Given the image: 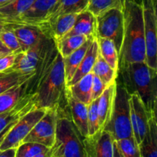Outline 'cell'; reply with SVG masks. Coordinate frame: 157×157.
<instances>
[{
	"mask_svg": "<svg viewBox=\"0 0 157 157\" xmlns=\"http://www.w3.org/2000/svg\"><path fill=\"white\" fill-rule=\"evenodd\" d=\"M66 87L63 58L58 52L35 93L36 108L48 110L65 103Z\"/></svg>",
	"mask_w": 157,
	"mask_h": 157,
	"instance_id": "4",
	"label": "cell"
},
{
	"mask_svg": "<svg viewBox=\"0 0 157 157\" xmlns=\"http://www.w3.org/2000/svg\"><path fill=\"white\" fill-rule=\"evenodd\" d=\"M157 71L145 61L133 62L118 67L116 81L122 84L130 95H138L150 115L157 107Z\"/></svg>",
	"mask_w": 157,
	"mask_h": 157,
	"instance_id": "1",
	"label": "cell"
},
{
	"mask_svg": "<svg viewBox=\"0 0 157 157\" xmlns=\"http://www.w3.org/2000/svg\"><path fill=\"white\" fill-rule=\"evenodd\" d=\"M59 0H35L30 9L12 24H31L40 25L47 21L51 12Z\"/></svg>",
	"mask_w": 157,
	"mask_h": 157,
	"instance_id": "14",
	"label": "cell"
},
{
	"mask_svg": "<svg viewBox=\"0 0 157 157\" xmlns=\"http://www.w3.org/2000/svg\"><path fill=\"white\" fill-rule=\"evenodd\" d=\"M51 148L33 142L21 143L15 149V157H34L41 153L48 151Z\"/></svg>",
	"mask_w": 157,
	"mask_h": 157,
	"instance_id": "32",
	"label": "cell"
},
{
	"mask_svg": "<svg viewBox=\"0 0 157 157\" xmlns=\"http://www.w3.org/2000/svg\"><path fill=\"white\" fill-rule=\"evenodd\" d=\"M15 149H9L6 150H0V157H15Z\"/></svg>",
	"mask_w": 157,
	"mask_h": 157,
	"instance_id": "38",
	"label": "cell"
},
{
	"mask_svg": "<svg viewBox=\"0 0 157 157\" xmlns=\"http://www.w3.org/2000/svg\"><path fill=\"white\" fill-rule=\"evenodd\" d=\"M91 72L93 75L98 76L107 86L115 82L117 76V71L112 68L106 62L100 52L98 53L96 62L92 68Z\"/></svg>",
	"mask_w": 157,
	"mask_h": 157,
	"instance_id": "29",
	"label": "cell"
},
{
	"mask_svg": "<svg viewBox=\"0 0 157 157\" xmlns=\"http://www.w3.org/2000/svg\"><path fill=\"white\" fill-rule=\"evenodd\" d=\"M88 2L89 0H59L46 21L59 15L78 14L83 11L87 10Z\"/></svg>",
	"mask_w": 157,
	"mask_h": 157,
	"instance_id": "25",
	"label": "cell"
},
{
	"mask_svg": "<svg viewBox=\"0 0 157 157\" xmlns=\"http://www.w3.org/2000/svg\"><path fill=\"white\" fill-rule=\"evenodd\" d=\"M94 38L96 37H90L85 41L83 45H81L79 48L77 49L74 52H72L68 56L63 58V64H64V75H65L66 84L71 81L72 77L75 75V71L78 69V66L81 64V61L84 58L90 43L92 42Z\"/></svg>",
	"mask_w": 157,
	"mask_h": 157,
	"instance_id": "22",
	"label": "cell"
},
{
	"mask_svg": "<svg viewBox=\"0 0 157 157\" xmlns=\"http://www.w3.org/2000/svg\"><path fill=\"white\" fill-rule=\"evenodd\" d=\"M35 0H13L0 8V18L4 23L12 24L26 11L30 9Z\"/></svg>",
	"mask_w": 157,
	"mask_h": 157,
	"instance_id": "23",
	"label": "cell"
},
{
	"mask_svg": "<svg viewBox=\"0 0 157 157\" xmlns=\"http://www.w3.org/2000/svg\"><path fill=\"white\" fill-rule=\"evenodd\" d=\"M65 100L72 122L83 137L88 136L87 126V105L74 98L73 95L66 87Z\"/></svg>",
	"mask_w": 157,
	"mask_h": 157,
	"instance_id": "16",
	"label": "cell"
},
{
	"mask_svg": "<svg viewBox=\"0 0 157 157\" xmlns=\"http://www.w3.org/2000/svg\"><path fill=\"white\" fill-rule=\"evenodd\" d=\"M130 109L133 137L140 144L147 133L149 120L153 115L148 113L140 97L135 94L130 95Z\"/></svg>",
	"mask_w": 157,
	"mask_h": 157,
	"instance_id": "12",
	"label": "cell"
},
{
	"mask_svg": "<svg viewBox=\"0 0 157 157\" xmlns=\"http://www.w3.org/2000/svg\"><path fill=\"white\" fill-rule=\"evenodd\" d=\"M116 84L113 113L104 130L110 133L114 141L133 136L130 123V94L122 84L116 81Z\"/></svg>",
	"mask_w": 157,
	"mask_h": 157,
	"instance_id": "5",
	"label": "cell"
},
{
	"mask_svg": "<svg viewBox=\"0 0 157 157\" xmlns=\"http://www.w3.org/2000/svg\"><path fill=\"white\" fill-rule=\"evenodd\" d=\"M144 17L146 44L145 62L157 71V16L156 0H140Z\"/></svg>",
	"mask_w": 157,
	"mask_h": 157,
	"instance_id": "7",
	"label": "cell"
},
{
	"mask_svg": "<svg viewBox=\"0 0 157 157\" xmlns=\"http://www.w3.org/2000/svg\"><path fill=\"white\" fill-rule=\"evenodd\" d=\"M29 81L20 85L15 86L0 94V113L12 108L25 95L27 94Z\"/></svg>",
	"mask_w": 157,
	"mask_h": 157,
	"instance_id": "27",
	"label": "cell"
},
{
	"mask_svg": "<svg viewBox=\"0 0 157 157\" xmlns=\"http://www.w3.org/2000/svg\"><path fill=\"white\" fill-rule=\"evenodd\" d=\"M0 22H3V21H2V20L1 18H0ZM3 23H4V22H3Z\"/></svg>",
	"mask_w": 157,
	"mask_h": 157,
	"instance_id": "44",
	"label": "cell"
},
{
	"mask_svg": "<svg viewBox=\"0 0 157 157\" xmlns=\"http://www.w3.org/2000/svg\"><path fill=\"white\" fill-rule=\"evenodd\" d=\"M84 138L72 122L66 102L58 106L52 157H86Z\"/></svg>",
	"mask_w": 157,
	"mask_h": 157,
	"instance_id": "3",
	"label": "cell"
},
{
	"mask_svg": "<svg viewBox=\"0 0 157 157\" xmlns=\"http://www.w3.org/2000/svg\"><path fill=\"white\" fill-rule=\"evenodd\" d=\"M9 53H12V52H11L3 44V43L2 42L1 40H0V56H2V55H7V54Z\"/></svg>",
	"mask_w": 157,
	"mask_h": 157,
	"instance_id": "39",
	"label": "cell"
},
{
	"mask_svg": "<svg viewBox=\"0 0 157 157\" xmlns=\"http://www.w3.org/2000/svg\"><path fill=\"white\" fill-rule=\"evenodd\" d=\"M46 110L44 108H35L20 118L1 140L0 150L16 149L35 124L44 116Z\"/></svg>",
	"mask_w": 157,
	"mask_h": 157,
	"instance_id": "8",
	"label": "cell"
},
{
	"mask_svg": "<svg viewBox=\"0 0 157 157\" xmlns=\"http://www.w3.org/2000/svg\"><path fill=\"white\" fill-rule=\"evenodd\" d=\"M107 86L98 78V76L94 75L92 80V88H91V101L96 100L102 94L104 90Z\"/></svg>",
	"mask_w": 157,
	"mask_h": 157,
	"instance_id": "36",
	"label": "cell"
},
{
	"mask_svg": "<svg viewBox=\"0 0 157 157\" xmlns=\"http://www.w3.org/2000/svg\"><path fill=\"white\" fill-rule=\"evenodd\" d=\"M124 32V10L113 8L96 16V37L111 40L118 54L122 46Z\"/></svg>",
	"mask_w": 157,
	"mask_h": 157,
	"instance_id": "6",
	"label": "cell"
},
{
	"mask_svg": "<svg viewBox=\"0 0 157 157\" xmlns=\"http://www.w3.org/2000/svg\"><path fill=\"white\" fill-rule=\"evenodd\" d=\"M76 35L96 37V16L87 9L77 15L73 28L63 38Z\"/></svg>",
	"mask_w": 157,
	"mask_h": 157,
	"instance_id": "19",
	"label": "cell"
},
{
	"mask_svg": "<svg viewBox=\"0 0 157 157\" xmlns=\"http://www.w3.org/2000/svg\"><path fill=\"white\" fill-rule=\"evenodd\" d=\"M123 157H141L139 144L133 136L115 141Z\"/></svg>",
	"mask_w": 157,
	"mask_h": 157,
	"instance_id": "33",
	"label": "cell"
},
{
	"mask_svg": "<svg viewBox=\"0 0 157 157\" xmlns=\"http://www.w3.org/2000/svg\"><path fill=\"white\" fill-rule=\"evenodd\" d=\"M12 1H13V0H0V8L6 6V5H8L9 3L12 2Z\"/></svg>",
	"mask_w": 157,
	"mask_h": 157,
	"instance_id": "42",
	"label": "cell"
},
{
	"mask_svg": "<svg viewBox=\"0 0 157 157\" xmlns=\"http://www.w3.org/2000/svg\"><path fill=\"white\" fill-rule=\"evenodd\" d=\"M55 41L48 35H44L29 50L17 54L12 69L25 73L35 72L51 49L55 46Z\"/></svg>",
	"mask_w": 157,
	"mask_h": 157,
	"instance_id": "9",
	"label": "cell"
},
{
	"mask_svg": "<svg viewBox=\"0 0 157 157\" xmlns=\"http://www.w3.org/2000/svg\"><path fill=\"white\" fill-rule=\"evenodd\" d=\"M116 81L107 86L102 94L98 98V111L100 130H104L110 122L114 106L116 95Z\"/></svg>",
	"mask_w": 157,
	"mask_h": 157,
	"instance_id": "18",
	"label": "cell"
},
{
	"mask_svg": "<svg viewBox=\"0 0 157 157\" xmlns=\"http://www.w3.org/2000/svg\"><path fill=\"white\" fill-rule=\"evenodd\" d=\"M88 38H89L84 35H71V36L61 38V40L55 42V44H56L58 52L64 58L79 48Z\"/></svg>",
	"mask_w": 157,
	"mask_h": 157,
	"instance_id": "30",
	"label": "cell"
},
{
	"mask_svg": "<svg viewBox=\"0 0 157 157\" xmlns=\"http://www.w3.org/2000/svg\"><path fill=\"white\" fill-rule=\"evenodd\" d=\"M141 157H157V122L156 115L149 120L148 130L139 144Z\"/></svg>",
	"mask_w": 157,
	"mask_h": 157,
	"instance_id": "21",
	"label": "cell"
},
{
	"mask_svg": "<svg viewBox=\"0 0 157 157\" xmlns=\"http://www.w3.org/2000/svg\"><path fill=\"white\" fill-rule=\"evenodd\" d=\"M52 150H49L48 151L44 152V153H41L40 154L37 155V156H34V157H52Z\"/></svg>",
	"mask_w": 157,
	"mask_h": 157,
	"instance_id": "41",
	"label": "cell"
},
{
	"mask_svg": "<svg viewBox=\"0 0 157 157\" xmlns=\"http://www.w3.org/2000/svg\"><path fill=\"white\" fill-rule=\"evenodd\" d=\"M8 25L18 38L22 52L29 50L46 35L40 25L31 24H8Z\"/></svg>",
	"mask_w": 157,
	"mask_h": 157,
	"instance_id": "15",
	"label": "cell"
},
{
	"mask_svg": "<svg viewBox=\"0 0 157 157\" xmlns=\"http://www.w3.org/2000/svg\"><path fill=\"white\" fill-rule=\"evenodd\" d=\"M0 40L3 44L12 53L17 55L22 52L18 38L15 36L13 31L9 27L7 23L6 24V28L4 30L0 33Z\"/></svg>",
	"mask_w": 157,
	"mask_h": 157,
	"instance_id": "34",
	"label": "cell"
},
{
	"mask_svg": "<svg viewBox=\"0 0 157 157\" xmlns=\"http://www.w3.org/2000/svg\"><path fill=\"white\" fill-rule=\"evenodd\" d=\"M114 140L109 132L101 130L84 138L86 157H113Z\"/></svg>",
	"mask_w": 157,
	"mask_h": 157,
	"instance_id": "13",
	"label": "cell"
},
{
	"mask_svg": "<svg viewBox=\"0 0 157 157\" xmlns=\"http://www.w3.org/2000/svg\"><path fill=\"white\" fill-rule=\"evenodd\" d=\"M97 38V37H96ZM99 52L106 62L116 71L119 67V54L111 40L105 38H97Z\"/></svg>",
	"mask_w": 157,
	"mask_h": 157,
	"instance_id": "28",
	"label": "cell"
},
{
	"mask_svg": "<svg viewBox=\"0 0 157 157\" xmlns=\"http://www.w3.org/2000/svg\"><path fill=\"white\" fill-rule=\"evenodd\" d=\"M93 73L87 74L70 87H67L74 98L88 105L91 102V88Z\"/></svg>",
	"mask_w": 157,
	"mask_h": 157,
	"instance_id": "26",
	"label": "cell"
},
{
	"mask_svg": "<svg viewBox=\"0 0 157 157\" xmlns=\"http://www.w3.org/2000/svg\"><path fill=\"white\" fill-rule=\"evenodd\" d=\"M98 98L92 101L87 105V126L88 136L95 134L100 130L99 117L98 111Z\"/></svg>",
	"mask_w": 157,
	"mask_h": 157,
	"instance_id": "35",
	"label": "cell"
},
{
	"mask_svg": "<svg viewBox=\"0 0 157 157\" xmlns=\"http://www.w3.org/2000/svg\"><path fill=\"white\" fill-rule=\"evenodd\" d=\"M34 75L35 72L25 73L12 68L0 72V94L15 86L26 82Z\"/></svg>",
	"mask_w": 157,
	"mask_h": 157,
	"instance_id": "24",
	"label": "cell"
},
{
	"mask_svg": "<svg viewBox=\"0 0 157 157\" xmlns=\"http://www.w3.org/2000/svg\"><path fill=\"white\" fill-rule=\"evenodd\" d=\"M125 0H89L87 10L98 16L108 9H120L124 10Z\"/></svg>",
	"mask_w": 157,
	"mask_h": 157,
	"instance_id": "31",
	"label": "cell"
},
{
	"mask_svg": "<svg viewBox=\"0 0 157 157\" xmlns=\"http://www.w3.org/2000/svg\"><path fill=\"white\" fill-rule=\"evenodd\" d=\"M36 108L35 94H27L14 107L0 113V142L20 118Z\"/></svg>",
	"mask_w": 157,
	"mask_h": 157,
	"instance_id": "11",
	"label": "cell"
},
{
	"mask_svg": "<svg viewBox=\"0 0 157 157\" xmlns=\"http://www.w3.org/2000/svg\"><path fill=\"white\" fill-rule=\"evenodd\" d=\"M16 55V54L9 53L0 56V72L12 68L15 64Z\"/></svg>",
	"mask_w": 157,
	"mask_h": 157,
	"instance_id": "37",
	"label": "cell"
},
{
	"mask_svg": "<svg viewBox=\"0 0 157 157\" xmlns=\"http://www.w3.org/2000/svg\"><path fill=\"white\" fill-rule=\"evenodd\" d=\"M113 157H123L115 141L113 142Z\"/></svg>",
	"mask_w": 157,
	"mask_h": 157,
	"instance_id": "40",
	"label": "cell"
},
{
	"mask_svg": "<svg viewBox=\"0 0 157 157\" xmlns=\"http://www.w3.org/2000/svg\"><path fill=\"white\" fill-rule=\"evenodd\" d=\"M56 124L57 107L48 109L44 116L35 124L22 143H37L52 148L55 140Z\"/></svg>",
	"mask_w": 157,
	"mask_h": 157,
	"instance_id": "10",
	"label": "cell"
},
{
	"mask_svg": "<svg viewBox=\"0 0 157 157\" xmlns=\"http://www.w3.org/2000/svg\"><path fill=\"white\" fill-rule=\"evenodd\" d=\"M6 23L0 22V33H1V32L4 30L5 28H6Z\"/></svg>",
	"mask_w": 157,
	"mask_h": 157,
	"instance_id": "43",
	"label": "cell"
},
{
	"mask_svg": "<svg viewBox=\"0 0 157 157\" xmlns=\"http://www.w3.org/2000/svg\"><path fill=\"white\" fill-rule=\"evenodd\" d=\"M98 53H99V48H98V39H97V38H94V39L90 43L84 58L81 61L80 65L78 66L74 76L72 77L71 81L66 84L67 87L73 85L77 81H79L81 78L91 72L92 68H93L94 65L96 62Z\"/></svg>",
	"mask_w": 157,
	"mask_h": 157,
	"instance_id": "20",
	"label": "cell"
},
{
	"mask_svg": "<svg viewBox=\"0 0 157 157\" xmlns=\"http://www.w3.org/2000/svg\"><path fill=\"white\" fill-rule=\"evenodd\" d=\"M78 14H67L56 17L40 25L45 34L55 42L65 36L73 28Z\"/></svg>",
	"mask_w": 157,
	"mask_h": 157,
	"instance_id": "17",
	"label": "cell"
},
{
	"mask_svg": "<svg viewBox=\"0 0 157 157\" xmlns=\"http://www.w3.org/2000/svg\"><path fill=\"white\" fill-rule=\"evenodd\" d=\"M124 32L119 53V66L146 60L142 5L137 0H125L124 8Z\"/></svg>",
	"mask_w": 157,
	"mask_h": 157,
	"instance_id": "2",
	"label": "cell"
}]
</instances>
